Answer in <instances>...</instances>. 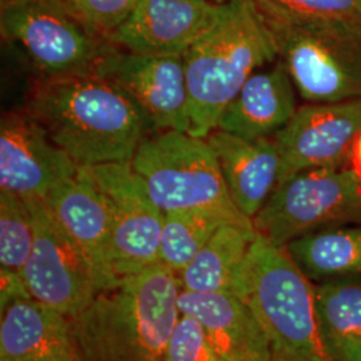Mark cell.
Wrapping results in <instances>:
<instances>
[{
    "label": "cell",
    "mask_w": 361,
    "mask_h": 361,
    "mask_svg": "<svg viewBox=\"0 0 361 361\" xmlns=\"http://www.w3.org/2000/svg\"><path fill=\"white\" fill-rule=\"evenodd\" d=\"M91 30L106 39L121 26L141 0H65Z\"/></svg>",
    "instance_id": "cell-27"
},
{
    "label": "cell",
    "mask_w": 361,
    "mask_h": 361,
    "mask_svg": "<svg viewBox=\"0 0 361 361\" xmlns=\"http://www.w3.org/2000/svg\"><path fill=\"white\" fill-rule=\"evenodd\" d=\"M261 16L302 99L310 104L361 99V26Z\"/></svg>",
    "instance_id": "cell-5"
},
{
    "label": "cell",
    "mask_w": 361,
    "mask_h": 361,
    "mask_svg": "<svg viewBox=\"0 0 361 361\" xmlns=\"http://www.w3.org/2000/svg\"><path fill=\"white\" fill-rule=\"evenodd\" d=\"M90 169L111 212L118 277L158 265L165 212L155 205L142 178L130 162Z\"/></svg>",
    "instance_id": "cell-10"
},
{
    "label": "cell",
    "mask_w": 361,
    "mask_h": 361,
    "mask_svg": "<svg viewBox=\"0 0 361 361\" xmlns=\"http://www.w3.org/2000/svg\"><path fill=\"white\" fill-rule=\"evenodd\" d=\"M44 202L54 217L82 249L104 290L119 280L114 261L113 221L109 202L90 168L56 185Z\"/></svg>",
    "instance_id": "cell-15"
},
{
    "label": "cell",
    "mask_w": 361,
    "mask_h": 361,
    "mask_svg": "<svg viewBox=\"0 0 361 361\" xmlns=\"http://www.w3.org/2000/svg\"><path fill=\"white\" fill-rule=\"evenodd\" d=\"M360 133L361 99L298 107L271 137L280 157L277 185L304 170L344 165Z\"/></svg>",
    "instance_id": "cell-12"
},
{
    "label": "cell",
    "mask_w": 361,
    "mask_h": 361,
    "mask_svg": "<svg viewBox=\"0 0 361 361\" xmlns=\"http://www.w3.org/2000/svg\"><path fill=\"white\" fill-rule=\"evenodd\" d=\"M180 290V276L162 264L119 277L68 319L75 361H162Z\"/></svg>",
    "instance_id": "cell-2"
},
{
    "label": "cell",
    "mask_w": 361,
    "mask_h": 361,
    "mask_svg": "<svg viewBox=\"0 0 361 361\" xmlns=\"http://www.w3.org/2000/svg\"><path fill=\"white\" fill-rule=\"evenodd\" d=\"M225 7L210 0H141L109 40L137 54L183 56L219 22Z\"/></svg>",
    "instance_id": "cell-14"
},
{
    "label": "cell",
    "mask_w": 361,
    "mask_h": 361,
    "mask_svg": "<svg viewBox=\"0 0 361 361\" xmlns=\"http://www.w3.org/2000/svg\"><path fill=\"white\" fill-rule=\"evenodd\" d=\"M130 164L162 212L207 209L253 226L233 202L207 138L178 130L153 131L143 138Z\"/></svg>",
    "instance_id": "cell-6"
},
{
    "label": "cell",
    "mask_w": 361,
    "mask_h": 361,
    "mask_svg": "<svg viewBox=\"0 0 361 361\" xmlns=\"http://www.w3.org/2000/svg\"><path fill=\"white\" fill-rule=\"evenodd\" d=\"M26 110L85 168L131 162L143 138L155 131L128 94L94 74L37 79Z\"/></svg>",
    "instance_id": "cell-1"
},
{
    "label": "cell",
    "mask_w": 361,
    "mask_h": 361,
    "mask_svg": "<svg viewBox=\"0 0 361 361\" xmlns=\"http://www.w3.org/2000/svg\"><path fill=\"white\" fill-rule=\"evenodd\" d=\"M34 244L22 271L32 298L66 317L85 310L99 292L90 262L54 217L44 200H26Z\"/></svg>",
    "instance_id": "cell-9"
},
{
    "label": "cell",
    "mask_w": 361,
    "mask_h": 361,
    "mask_svg": "<svg viewBox=\"0 0 361 361\" xmlns=\"http://www.w3.org/2000/svg\"><path fill=\"white\" fill-rule=\"evenodd\" d=\"M162 361H224L209 341L202 325L180 313L169 338Z\"/></svg>",
    "instance_id": "cell-26"
},
{
    "label": "cell",
    "mask_w": 361,
    "mask_h": 361,
    "mask_svg": "<svg viewBox=\"0 0 361 361\" xmlns=\"http://www.w3.org/2000/svg\"><path fill=\"white\" fill-rule=\"evenodd\" d=\"M178 307L202 325L222 360L271 361L264 328L241 297L180 290Z\"/></svg>",
    "instance_id": "cell-16"
},
{
    "label": "cell",
    "mask_w": 361,
    "mask_h": 361,
    "mask_svg": "<svg viewBox=\"0 0 361 361\" xmlns=\"http://www.w3.org/2000/svg\"><path fill=\"white\" fill-rule=\"evenodd\" d=\"M361 219V171L332 166L304 170L277 185L252 219L258 235L284 247L310 232Z\"/></svg>",
    "instance_id": "cell-8"
},
{
    "label": "cell",
    "mask_w": 361,
    "mask_h": 361,
    "mask_svg": "<svg viewBox=\"0 0 361 361\" xmlns=\"http://www.w3.org/2000/svg\"><path fill=\"white\" fill-rule=\"evenodd\" d=\"M210 1H214V3H219V4H225V3H228L229 0H210Z\"/></svg>",
    "instance_id": "cell-31"
},
{
    "label": "cell",
    "mask_w": 361,
    "mask_h": 361,
    "mask_svg": "<svg viewBox=\"0 0 361 361\" xmlns=\"http://www.w3.org/2000/svg\"><path fill=\"white\" fill-rule=\"evenodd\" d=\"M18 1H22V0H0V8H4V7L11 6V4L18 3Z\"/></svg>",
    "instance_id": "cell-29"
},
{
    "label": "cell",
    "mask_w": 361,
    "mask_h": 361,
    "mask_svg": "<svg viewBox=\"0 0 361 361\" xmlns=\"http://www.w3.org/2000/svg\"><path fill=\"white\" fill-rule=\"evenodd\" d=\"M0 302L1 310L13 304V301L22 298H32L23 276L18 271H10L6 268H0Z\"/></svg>",
    "instance_id": "cell-28"
},
{
    "label": "cell",
    "mask_w": 361,
    "mask_h": 361,
    "mask_svg": "<svg viewBox=\"0 0 361 361\" xmlns=\"http://www.w3.org/2000/svg\"><path fill=\"white\" fill-rule=\"evenodd\" d=\"M32 244L34 228L26 200L0 189V268L22 274Z\"/></svg>",
    "instance_id": "cell-24"
},
{
    "label": "cell",
    "mask_w": 361,
    "mask_h": 361,
    "mask_svg": "<svg viewBox=\"0 0 361 361\" xmlns=\"http://www.w3.org/2000/svg\"><path fill=\"white\" fill-rule=\"evenodd\" d=\"M1 37L26 54L38 79L92 75L113 46L65 0H22L0 8Z\"/></svg>",
    "instance_id": "cell-7"
},
{
    "label": "cell",
    "mask_w": 361,
    "mask_h": 361,
    "mask_svg": "<svg viewBox=\"0 0 361 361\" xmlns=\"http://www.w3.org/2000/svg\"><path fill=\"white\" fill-rule=\"evenodd\" d=\"M226 224L241 225L225 213L207 209L165 213L159 245V264L180 276V271L192 262L212 235Z\"/></svg>",
    "instance_id": "cell-23"
},
{
    "label": "cell",
    "mask_w": 361,
    "mask_h": 361,
    "mask_svg": "<svg viewBox=\"0 0 361 361\" xmlns=\"http://www.w3.org/2000/svg\"><path fill=\"white\" fill-rule=\"evenodd\" d=\"M256 237L253 226L222 225L180 271L182 290L235 295L238 271Z\"/></svg>",
    "instance_id": "cell-20"
},
{
    "label": "cell",
    "mask_w": 361,
    "mask_h": 361,
    "mask_svg": "<svg viewBox=\"0 0 361 361\" xmlns=\"http://www.w3.org/2000/svg\"><path fill=\"white\" fill-rule=\"evenodd\" d=\"M207 141L217 155L233 202L247 219H255L279 182L280 157L273 140H245L216 129Z\"/></svg>",
    "instance_id": "cell-17"
},
{
    "label": "cell",
    "mask_w": 361,
    "mask_h": 361,
    "mask_svg": "<svg viewBox=\"0 0 361 361\" xmlns=\"http://www.w3.org/2000/svg\"><path fill=\"white\" fill-rule=\"evenodd\" d=\"M284 249L313 285L361 276V226L307 233Z\"/></svg>",
    "instance_id": "cell-21"
},
{
    "label": "cell",
    "mask_w": 361,
    "mask_h": 361,
    "mask_svg": "<svg viewBox=\"0 0 361 361\" xmlns=\"http://www.w3.org/2000/svg\"><path fill=\"white\" fill-rule=\"evenodd\" d=\"M279 59L255 0H229L219 22L183 55L192 129L200 138L217 129L219 116L255 71Z\"/></svg>",
    "instance_id": "cell-3"
},
{
    "label": "cell",
    "mask_w": 361,
    "mask_h": 361,
    "mask_svg": "<svg viewBox=\"0 0 361 361\" xmlns=\"http://www.w3.org/2000/svg\"><path fill=\"white\" fill-rule=\"evenodd\" d=\"M356 145H357V147H356V153H357V158H359V164H360L361 168V133L360 135H359V138H357V141H356Z\"/></svg>",
    "instance_id": "cell-30"
},
{
    "label": "cell",
    "mask_w": 361,
    "mask_h": 361,
    "mask_svg": "<svg viewBox=\"0 0 361 361\" xmlns=\"http://www.w3.org/2000/svg\"><path fill=\"white\" fill-rule=\"evenodd\" d=\"M281 61L249 78L219 116L217 129L245 140L271 138L296 114V91Z\"/></svg>",
    "instance_id": "cell-18"
},
{
    "label": "cell",
    "mask_w": 361,
    "mask_h": 361,
    "mask_svg": "<svg viewBox=\"0 0 361 361\" xmlns=\"http://www.w3.org/2000/svg\"><path fill=\"white\" fill-rule=\"evenodd\" d=\"M94 75L114 83L141 107L155 131L192 129L183 56H159L111 46Z\"/></svg>",
    "instance_id": "cell-11"
},
{
    "label": "cell",
    "mask_w": 361,
    "mask_h": 361,
    "mask_svg": "<svg viewBox=\"0 0 361 361\" xmlns=\"http://www.w3.org/2000/svg\"><path fill=\"white\" fill-rule=\"evenodd\" d=\"M0 359L75 361L70 320L35 298L1 310Z\"/></svg>",
    "instance_id": "cell-19"
},
{
    "label": "cell",
    "mask_w": 361,
    "mask_h": 361,
    "mask_svg": "<svg viewBox=\"0 0 361 361\" xmlns=\"http://www.w3.org/2000/svg\"><path fill=\"white\" fill-rule=\"evenodd\" d=\"M79 168L26 109L3 114L0 189L25 200H44L56 185L74 177Z\"/></svg>",
    "instance_id": "cell-13"
},
{
    "label": "cell",
    "mask_w": 361,
    "mask_h": 361,
    "mask_svg": "<svg viewBox=\"0 0 361 361\" xmlns=\"http://www.w3.org/2000/svg\"><path fill=\"white\" fill-rule=\"evenodd\" d=\"M0 361H13V360H8V359H0Z\"/></svg>",
    "instance_id": "cell-32"
},
{
    "label": "cell",
    "mask_w": 361,
    "mask_h": 361,
    "mask_svg": "<svg viewBox=\"0 0 361 361\" xmlns=\"http://www.w3.org/2000/svg\"><path fill=\"white\" fill-rule=\"evenodd\" d=\"M235 296L256 313L271 361H334L317 323L313 284L284 247L257 234L238 271Z\"/></svg>",
    "instance_id": "cell-4"
},
{
    "label": "cell",
    "mask_w": 361,
    "mask_h": 361,
    "mask_svg": "<svg viewBox=\"0 0 361 361\" xmlns=\"http://www.w3.org/2000/svg\"><path fill=\"white\" fill-rule=\"evenodd\" d=\"M324 344L334 361H361V276L313 285Z\"/></svg>",
    "instance_id": "cell-22"
},
{
    "label": "cell",
    "mask_w": 361,
    "mask_h": 361,
    "mask_svg": "<svg viewBox=\"0 0 361 361\" xmlns=\"http://www.w3.org/2000/svg\"><path fill=\"white\" fill-rule=\"evenodd\" d=\"M261 13L361 26V0H255Z\"/></svg>",
    "instance_id": "cell-25"
}]
</instances>
